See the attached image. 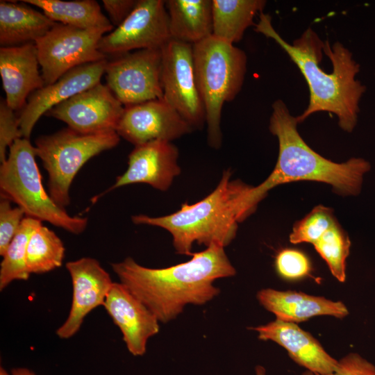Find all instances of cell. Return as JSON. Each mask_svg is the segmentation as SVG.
Listing matches in <instances>:
<instances>
[{"instance_id": "cell-1", "label": "cell", "mask_w": 375, "mask_h": 375, "mask_svg": "<svg viewBox=\"0 0 375 375\" xmlns=\"http://www.w3.org/2000/svg\"><path fill=\"white\" fill-rule=\"evenodd\" d=\"M255 31L274 40L290 56L304 76L310 92L308 107L298 122L312 114L327 111L335 114L342 130L351 132L355 128L358 103L366 87L356 79L360 65L342 43L331 47L323 42L311 29H307L292 44L276 31L269 15L261 12Z\"/></svg>"}, {"instance_id": "cell-2", "label": "cell", "mask_w": 375, "mask_h": 375, "mask_svg": "<svg viewBox=\"0 0 375 375\" xmlns=\"http://www.w3.org/2000/svg\"><path fill=\"white\" fill-rule=\"evenodd\" d=\"M187 262L165 268H149L128 257L111 265L119 281L158 319L167 323L188 304L203 305L220 290L213 282L231 277L236 271L224 247L211 244L193 253Z\"/></svg>"}, {"instance_id": "cell-3", "label": "cell", "mask_w": 375, "mask_h": 375, "mask_svg": "<svg viewBox=\"0 0 375 375\" xmlns=\"http://www.w3.org/2000/svg\"><path fill=\"white\" fill-rule=\"evenodd\" d=\"M298 123L282 100L273 103L269 128L278 141V159L270 175L258 186L250 188L246 198L250 215L269 190L286 183H325L337 193L345 196L360 192L364 175L371 169L369 162L363 158H353L337 163L322 157L302 139L297 131Z\"/></svg>"}, {"instance_id": "cell-4", "label": "cell", "mask_w": 375, "mask_h": 375, "mask_svg": "<svg viewBox=\"0 0 375 375\" xmlns=\"http://www.w3.org/2000/svg\"><path fill=\"white\" fill-rule=\"evenodd\" d=\"M251 186L231 180V172L225 170L215 189L197 203H184L170 215L131 217L135 224L158 226L172 236L177 253L192 256L193 244L228 245L235 238L238 223L249 216L245 199Z\"/></svg>"}, {"instance_id": "cell-5", "label": "cell", "mask_w": 375, "mask_h": 375, "mask_svg": "<svg viewBox=\"0 0 375 375\" xmlns=\"http://www.w3.org/2000/svg\"><path fill=\"white\" fill-rule=\"evenodd\" d=\"M196 81L206 118L208 144L221 147L223 106L240 92L247 72V56L234 44L213 35L192 44Z\"/></svg>"}, {"instance_id": "cell-6", "label": "cell", "mask_w": 375, "mask_h": 375, "mask_svg": "<svg viewBox=\"0 0 375 375\" xmlns=\"http://www.w3.org/2000/svg\"><path fill=\"white\" fill-rule=\"evenodd\" d=\"M35 156L28 139L22 138L10 146L0 166L1 197L16 203L26 217L47 222L73 234L83 233L88 218L72 216L53 201L43 186Z\"/></svg>"}, {"instance_id": "cell-7", "label": "cell", "mask_w": 375, "mask_h": 375, "mask_svg": "<svg viewBox=\"0 0 375 375\" xmlns=\"http://www.w3.org/2000/svg\"><path fill=\"white\" fill-rule=\"evenodd\" d=\"M120 137L117 132L83 134L69 127L35 142V155L48 174L49 194L64 208L70 203L69 190L81 168L92 157L115 147Z\"/></svg>"}, {"instance_id": "cell-8", "label": "cell", "mask_w": 375, "mask_h": 375, "mask_svg": "<svg viewBox=\"0 0 375 375\" xmlns=\"http://www.w3.org/2000/svg\"><path fill=\"white\" fill-rule=\"evenodd\" d=\"M105 28L83 29L57 23L35 42L44 85L79 66L107 58L99 49Z\"/></svg>"}, {"instance_id": "cell-9", "label": "cell", "mask_w": 375, "mask_h": 375, "mask_svg": "<svg viewBox=\"0 0 375 375\" xmlns=\"http://www.w3.org/2000/svg\"><path fill=\"white\" fill-rule=\"evenodd\" d=\"M162 49H140L107 62L106 85L124 106L163 99Z\"/></svg>"}, {"instance_id": "cell-10", "label": "cell", "mask_w": 375, "mask_h": 375, "mask_svg": "<svg viewBox=\"0 0 375 375\" xmlns=\"http://www.w3.org/2000/svg\"><path fill=\"white\" fill-rule=\"evenodd\" d=\"M162 51L163 99L193 128H201L206 118L196 81L192 44L172 39Z\"/></svg>"}, {"instance_id": "cell-11", "label": "cell", "mask_w": 375, "mask_h": 375, "mask_svg": "<svg viewBox=\"0 0 375 375\" xmlns=\"http://www.w3.org/2000/svg\"><path fill=\"white\" fill-rule=\"evenodd\" d=\"M172 40L162 0H138L129 16L99 43L103 54L118 56L133 50L162 49Z\"/></svg>"}, {"instance_id": "cell-12", "label": "cell", "mask_w": 375, "mask_h": 375, "mask_svg": "<svg viewBox=\"0 0 375 375\" xmlns=\"http://www.w3.org/2000/svg\"><path fill=\"white\" fill-rule=\"evenodd\" d=\"M124 106L101 82L58 104L47 113L83 134L116 132Z\"/></svg>"}, {"instance_id": "cell-13", "label": "cell", "mask_w": 375, "mask_h": 375, "mask_svg": "<svg viewBox=\"0 0 375 375\" xmlns=\"http://www.w3.org/2000/svg\"><path fill=\"white\" fill-rule=\"evenodd\" d=\"M193 129L162 99L124 107L116 132L136 146L154 140L172 142Z\"/></svg>"}, {"instance_id": "cell-14", "label": "cell", "mask_w": 375, "mask_h": 375, "mask_svg": "<svg viewBox=\"0 0 375 375\" xmlns=\"http://www.w3.org/2000/svg\"><path fill=\"white\" fill-rule=\"evenodd\" d=\"M66 268L72 283V301L69 315L57 329L61 339H69L81 328L85 317L94 308L103 306L113 284L110 274L92 258L67 262Z\"/></svg>"}, {"instance_id": "cell-15", "label": "cell", "mask_w": 375, "mask_h": 375, "mask_svg": "<svg viewBox=\"0 0 375 375\" xmlns=\"http://www.w3.org/2000/svg\"><path fill=\"white\" fill-rule=\"evenodd\" d=\"M107 62L106 58L76 67L33 92L18 115L23 138L29 140L38 119L52 108L100 83Z\"/></svg>"}, {"instance_id": "cell-16", "label": "cell", "mask_w": 375, "mask_h": 375, "mask_svg": "<svg viewBox=\"0 0 375 375\" xmlns=\"http://www.w3.org/2000/svg\"><path fill=\"white\" fill-rule=\"evenodd\" d=\"M178 151L171 142L154 140L135 146L128 156V168L103 194L133 183H146L166 191L181 173Z\"/></svg>"}, {"instance_id": "cell-17", "label": "cell", "mask_w": 375, "mask_h": 375, "mask_svg": "<svg viewBox=\"0 0 375 375\" xmlns=\"http://www.w3.org/2000/svg\"><path fill=\"white\" fill-rule=\"evenodd\" d=\"M103 307L121 331L128 351L143 356L149 339L160 331L157 317L120 282L113 283Z\"/></svg>"}, {"instance_id": "cell-18", "label": "cell", "mask_w": 375, "mask_h": 375, "mask_svg": "<svg viewBox=\"0 0 375 375\" xmlns=\"http://www.w3.org/2000/svg\"><path fill=\"white\" fill-rule=\"evenodd\" d=\"M35 43L0 48V74L6 101L15 111L22 110L29 96L43 88Z\"/></svg>"}, {"instance_id": "cell-19", "label": "cell", "mask_w": 375, "mask_h": 375, "mask_svg": "<svg viewBox=\"0 0 375 375\" xmlns=\"http://www.w3.org/2000/svg\"><path fill=\"white\" fill-rule=\"evenodd\" d=\"M262 340H272L283 347L299 365L312 373H333L338 360L331 356L319 342L297 324L276 319L265 325L252 328Z\"/></svg>"}, {"instance_id": "cell-20", "label": "cell", "mask_w": 375, "mask_h": 375, "mask_svg": "<svg viewBox=\"0 0 375 375\" xmlns=\"http://www.w3.org/2000/svg\"><path fill=\"white\" fill-rule=\"evenodd\" d=\"M260 303L281 321L299 323L315 316L329 315L344 318L349 314L341 301L296 291L262 289L257 294Z\"/></svg>"}, {"instance_id": "cell-21", "label": "cell", "mask_w": 375, "mask_h": 375, "mask_svg": "<svg viewBox=\"0 0 375 375\" xmlns=\"http://www.w3.org/2000/svg\"><path fill=\"white\" fill-rule=\"evenodd\" d=\"M0 1L1 47L35 43L57 23L23 1Z\"/></svg>"}, {"instance_id": "cell-22", "label": "cell", "mask_w": 375, "mask_h": 375, "mask_svg": "<svg viewBox=\"0 0 375 375\" xmlns=\"http://www.w3.org/2000/svg\"><path fill=\"white\" fill-rule=\"evenodd\" d=\"M172 40L194 44L212 35V0L165 1Z\"/></svg>"}, {"instance_id": "cell-23", "label": "cell", "mask_w": 375, "mask_h": 375, "mask_svg": "<svg viewBox=\"0 0 375 375\" xmlns=\"http://www.w3.org/2000/svg\"><path fill=\"white\" fill-rule=\"evenodd\" d=\"M212 35L234 44L243 38L245 31L255 26L253 19L262 12L264 0H212Z\"/></svg>"}, {"instance_id": "cell-24", "label": "cell", "mask_w": 375, "mask_h": 375, "mask_svg": "<svg viewBox=\"0 0 375 375\" xmlns=\"http://www.w3.org/2000/svg\"><path fill=\"white\" fill-rule=\"evenodd\" d=\"M42 10L56 23L83 29H114L108 18L101 12L99 3L94 0H23Z\"/></svg>"}, {"instance_id": "cell-25", "label": "cell", "mask_w": 375, "mask_h": 375, "mask_svg": "<svg viewBox=\"0 0 375 375\" xmlns=\"http://www.w3.org/2000/svg\"><path fill=\"white\" fill-rule=\"evenodd\" d=\"M65 248L60 238L48 227L40 226L31 235L26 250L29 274H43L60 267Z\"/></svg>"}, {"instance_id": "cell-26", "label": "cell", "mask_w": 375, "mask_h": 375, "mask_svg": "<svg viewBox=\"0 0 375 375\" xmlns=\"http://www.w3.org/2000/svg\"><path fill=\"white\" fill-rule=\"evenodd\" d=\"M42 222L26 217L19 229L3 254L0 265V290H3L14 281H26L30 274L26 267V250L33 233Z\"/></svg>"}, {"instance_id": "cell-27", "label": "cell", "mask_w": 375, "mask_h": 375, "mask_svg": "<svg viewBox=\"0 0 375 375\" xmlns=\"http://www.w3.org/2000/svg\"><path fill=\"white\" fill-rule=\"evenodd\" d=\"M313 246L340 282L346 279V260L350 252L349 236L337 222Z\"/></svg>"}, {"instance_id": "cell-28", "label": "cell", "mask_w": 375, "mask_h": 375, "mask_svg": "<svg viewBox=\"0 0 375 375\" xmlns=\"http://www.w3.org/2000/svg\"><path fill=\"white\" fill-rule=\"evenodd\" d=\"M337 222L332 209L317 206L294 224L290 241L293 244L306 242L313 244Z\"/></svg>"}, {"instance_id": "cell-29", "label": "cell", "mask_w": 375, "mask_h": 375, "mask_svg": "<svg viewBox=\"0 0 375 375\" xmlns=\"http://www.w3.org/2000/svg\"><path fill=\"white\" fill-rule=\"evenodd\" d=\"M275 265L278 273L286 279H299L309 275L311 272L307 256L293 249L281 250L276 256Z\"/></svg>"}, {"instance_id": "cell-30", "label": "cell", "mask_w": 375, "mask_h": 375, "mask_svg": "<svg viewBox=\"0 0 375 375\" xmlns=\"http://www.w3.org/2000/svg\"><path fill=\"white\" fill-rule=\"evenodd\" d=\"M11 201L1 197L0 200V255L2 256L17 234L23 221L24 211L18 206L12 207Z\"/></svg>"}, {"instance_id": "cell-31", "label": "cell", "mask_w": 375, "mask_h": 375, "mask_svg": "<svg viewBox=\"0 0 375 375\" xmlns=\"http://www.w3.org/2000/svg\"><path fill=\"white\" fill-rule=\"evenodd\" d=\"M23 138L19 115H16L5 99L0 101V161L6 160V150L18 139Z\"/></svg>"}, {"instance_id": "cell-32", "label": "cell", "mask_w": 375, "mask_h": 375, "mask_svg": "<svg viewBox=\"0 0 375 375\" xmlns=\"http://www.w3.org/2000/svg\"><path fill=\"white\" fill-rule=\"evenodd\" d=\"M301 375H321L306 370ZM324 375H375V365L356 353H350L340 360L336 370Z\"/></svg>"}, {"instance_id": "cell-33", "label": "cell", "mask_w": 375, "mask_h": 375, "mask_svg": "<svg viewBox=\"0 0 375 375\" xmlns=\"http://www.w3.org/2000/svg\"><path fill=\"white\" fill-rule=\"evenodd\" d=\"M138 0H103V6L113 26H119L132 12Z\"/></svg>"}, {"instance_id": "cell-34", "label": "cell", "mask_w": 375, "mask_h": 375, "mask_svg": "<svg viewBox=\"0 0 375 375\" xmlns=\"http://www.w3.org/2000/svg\"><path fill=\"white\" fill-rule=\"evenodd\" d=\"M0 375H36L33 371L25 367L14 368L8 373L2 367H0Z\"/></svg>"}, {"instance_id": "cell-35", "label": "cell", "mask_w": 375, "mask_h": 375, "mask_svg": "<svg viewBox=\"0 0 375 375\" xmlns=\"http://www.w3.org/2000/svg\"><path fill=\"white\" fill-rule=\"evenodd\" d=\"M256 375H266V370L262 366L258 365L256 367Z\"/></svg>"}]
</instances>
